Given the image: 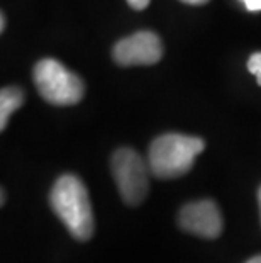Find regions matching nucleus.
<instances>
[{"mask_svg":"<svg viewBox=\"0 0 261 263\" xmlns=\"http://www.w3.org/2000/svg\"><path fill=\"white\" fill-rule=\"evenodd\" d=\"M127 4L134 10H144L149 5V0H127Z\"/></svg>","mask_w":261,"mask_h":263,"instance_id":"nucleus-10","label":"nucleus"},{"mask_svg":"<svg viewBox=\"0 0 261 263\" xmlns=\"http://www.w3.org/2000/svg\"><path fill=\"white\" fill-rule=\"evenodd\" d=\"M246 263H261V255L259 256H253V258H249Z\"/></svg>","mask_w":261,"mask_h":263,"instance_id":"nucleus-13","label":"nucleus"},{"mask_svg":"<svg viewBox=\"0 0 261 263\" xmlns=\"http://www.w3.org/2000/svg\"><path fill=\"white\" fill-rule=\"evenodd\" d=\"M163 57V44L151 31H137L122 37L112 49V58L121 66L154 65Z\"/></svg>","mask_w":261,"mask_h":263,"instance_id":"nucleus-5","label":"nucleus"},{"mask_svg":"<svg viewBox=\"0 0 261 263\" xmlns=\"http://www.w3.org/2000/svg\"><path fill=\"white\" fill-rule=\"evenodd\" d=\"M205 148L204 139L187 134H161L148 151V165L151 175L168 180L178 178L192 170L197 156Z\"/></svg>","mask_w":261,"mask_h":263,"instance_id":"nucleus-2","label":"nucleus"},{"mask_svg":"<svg viewBox=\"0 0 261 263\" xmlns=\"http://www.w3.org/2000/svg\"><path fill=\"white\" fill-rule=\"evenodd\" d=\"M248 70H249V73H253L254 77H256L258 85H261V51L253 53L251 57H249Z\"/></svg>","mask_w":261,"mask_h":263,"instance_id":"nucleus-8","label":"nucleus"},{"mask_svg":"<svg viewBox=\"0 0 261 263\" xmlns=\"http://www.w3.org/2000/svg\"><path fill=\"white\" fill-rule=\"evenodd\" d=\"M258 202H259V212H261V187L258 190Z\"/></svg>","mask_w":261,"mask_h":263,"instance_id":"nucleus-14","label":"nucleus"},{"mask_svg":"<svg viewBox=\"0 0 261 263\" xmlns=\"http://www.w3.org/2000/svg\"><path fill=\"white\" fill-rule=\"evenodd\" d=\"M182 2L188 5H204V4H207L209 0H182Z\"/></svg>","mask_w":261,"mask_h":263,"instance_id":"nucleus-11","label":"nucleus"},{"mask_svg":"<svg viewBox=\"0 0 261 263\" xmlns=\"http://www.w3.org/2000/svg\"><path fill=\"white\" fill-rule=\"evenodd\" d=\"M180 228L195 236L214 239L222 233V216L212 200H197L182 207Z\"/></svg>","mask_w":261,"mask_h":263,"instance_id":"nucleus-6","label":"nucleus"},{"mask_svg":"<svg viewBox=\"0 0 261 263\" xmlns=\"http://www.w3.org/2000/svg\"><path fill=\"white\" fill-rule=\"evenodd\" d=\"M24 102V92L19 87H4L0 92V129H5L9 119Z\"/></svg>","mask_w":261,"mask_h":263,"instance_id":"nucleus-7","label":"nucleus"},{"mask_svg":"<svg viewBox=\"0 0 261 263\" xmlns=\"http://www.w3.org/2000/svg\"><path fill=\"white\" fill-rule=\"evenodd\" d=\"M4 29H5V15L2 14L0 15V31L4 32Z\"/></svg>","mask_w":261,"mask_h":263,"instance_id":"nucleus-12","label":"nucleus"},{"mask_svg":"<svg viewBox=\"0 0 261 263\" xmlns=\"http://www.w3.org/2000/svg\"><path fill=\"white\" fill-rule=\"evenodd\" d=\"M49 204L54 214L66 226L70 234L78 241L93 236L95 221L85 183L76 175H61L49 192Z\"/></svg>","mask_w":261,"mask_h":263,"instance_id":"nucleus-1","label":"nucleus"},{"mask_svg":"<svg viewBox=\"0 0 261 263\" xmlns=\"http://www.w3.org/2000/svg\"><path fill=\"white\" fill-rule=\"evenodd\" d=\"M32 78L41 97L53 105L78 104L85 93L82 78L53 58L37 61L32 70Z\"/></svg>","mask_w":261,"mask_h":263,"instance_id":"nucleus-3","label":"nucleus"},{"mask_svg":"<svg viewBox=\"0 0 261 263\" xmlns=\"http://www.w3.org/2000/svg\"><path fill=\"white\" fill-rule=\"evenodd\" d=\"M5 204V192H4V190H2V205Z\"/></svg>","mask_w":261,"mask_h":263,"instance_id":"nucleus-15","label":"nucleus"},{"mask_svg":"<svg viewBox=\"0 0 261 263\" xmlns=\"http://www.w3.org/2000/svg\"><path fill=\"white\" fill-rule=\"evenodd\" d=\"M110 166L122 200L127 205H139L149 190V165L132 148H119Z\"/></svg>","mask_w":261,"mask_h":263,"instance_id":"nucleus-4","label":"nucleus"},{"mask_svg":"<svg viewBox=\"0 0 261 263\" xmlns=\"http://www.w3.org/2000/svg\"><path fill=\"white\" fill-rule=\"evenodd\" d=\"M249 12H261V0H243Z\"/></svg>","mask_w":261,"mask_h":263,"instance_id":"nucleus-9","label":"nucleus"}]
</instances>
